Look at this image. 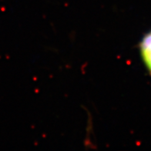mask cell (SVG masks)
Returning a JSON list of instances; mask_svg holds the SVG:
<instances>
[{"mask_svg":"<svg viewBox=\"0 0 151 151\" xmlns=\"http://www.w3.org/2000/svg\"><path fill=\"white\" fill-rule=\"evenodd\" d=\"M139 50L143 63L151 75V31L142 39L139 44Z\"/></svg>","mask_w":151,"mask_h":151,"instance_id":"6da1fadb","label":"cell"}]
</instances>
